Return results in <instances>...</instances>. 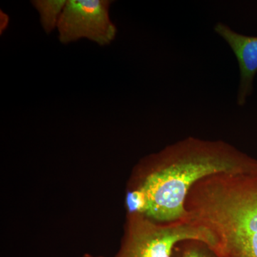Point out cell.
I'll use <instances>...</instances> for the list:
<instances>
[{
  "label": "cell",
  "mask_w": 257,
  "mask_h": 257,
  "mask_svg": "<svg viewBox=\"0 0 257 257\" xmlns=\"http://www.w3.org/2000/svg\"><path fill=\"white\" fill-rule=\"evenodd\" d=\"M214 31L229 45L239 62L240 83L236 100L238 105L243 106L252 90L257 72V37L241 35L222 23L216 24Z\"/></svg>",
  "instance_id": "obj_5"
},
{
  "label": "cell",
  "mask_w": 257,
  "mask_h": 257,
  "mask_svg": "<svg viewBox=\"0 0 257 257\" xmlns=\"http://www.w3.org/2000/svg\"><path fill=\"white\" fill-rule=\"evenodd\" d=\"M10 25V16L3 10H0V34L3 35Z\"/></svg>",
  "instance_id": "obj_9"
},
{
  "label": "cell",
  "mask_w": 257,
  "mask_h": 257,
  "mask_svg": "<svg viewBox=\"0 0 257 257\" xmlns=\"http://www.w3.org/2000/svg\"><path fill=\"white\" fill-rule=\"evenodd\" d=\"M256 168V160L229 144L190 137L145 158L133 188L146 195L148 207L144 216L156 222H174L186 219L184 203L199 181L215 174Z\"/></svg>",
  "instance_id": "obj_1"
},
{
  "label": "cell",
  "mask_w": 257,
  "mask_h": 257,
  "mask_svg": "<svg viewBox=\"0 0 257 257\" xmlns=\"http://www.w3.org/2000/svg\"><path fill=\"white\" fill-rule=\"evenodd\" d=\"M189 239L212 245L211 235L188 219L159 223L142 214H128L121 247L114 257H170L175 243Z\"/></svg>",
  "instance_id": "obj_3"
},
{
  "label": "cell",
  "mask_w": 257,
  "mask_h": 257,
  "mask_svg": "<svg viewBox=\"0 0 257 257\" xmlns=\"http://www.w3.org/2000/svg\"><path fill=\"white\" fill-rule=\"evenodd\" d=\"M110 0H67L57 30L64 45L87 39L99 46L114 41L117 28L111 21Z\"/></svg>",
  "instance_id": "obj_4"
},
{
  "label": "cell",
  "mask_w": 257,
  "mask_h": 257,
  "mask_svg": "<svg viewBox=\"0 0 257 257\" xmlns=\"http://www.w3.org/2000/svg\"><path fill=\"white\" fill-rule=\"evenodd\" d=\"M170 257H218L213 248L198 239L181 240L172 248Z\"/></svg>",
  "instance_id": "obj_7"
},
{
  "label": "cell",
  "mask_w": 257,
  "mask_h": 257,
  "mask_svg": "<svg viewBox=\"0 0 257 257\" xmlns=\"http://www.w3.org/2000/svg\"><path fill=\"white\" fill-rule=\"evenodd\" d=\"M184 208L186 219L211 235L218 257H257V168L202 179Z\"/></svg>",
  "instance_id": "obj_2"
},
{
  "label": "cell",
  "mask_w": 257,
  "mask_h": 257,
  "mask_svg": "<svg viewBox=\"0 0 257 257\" xmlns=\"http://www.w3.org/2000/svg\"><path fill=\"white\" fill-rule=\"evenodd\" d=\"M67 0H33L31 4L40 15L44 31L50 34L57 30V25Z\"/></svg>",
  "instance_id": "obj_6"
},
{
  "label": "cell",
  "mask_w": 257,
  "mask_h": 257,
  "mask_svg": "<svg viewBox=\"0 0 257 257\" xmlns=\"http://www.w3.org/2000/svg\"><path fill=\"white\" fill-rule=\"evenodd\" d=\"M82 257H96V256H91V255L87 254V255H84V256H83Z\"/></svg>",
  "instance_id": "obj_10"
},
{
  "label": "cell",
  "mask_w": 257,
  "mask_h": 257,
  "mask_svg": "<svg viewBox=\"0 0 257 257\" xmlns=\"http://www.w3.org/2000/svg\"><path fill=\"white\" fill-rule=\"evenodd\" d=\"M126 206L128 214L145 215L148 207L145 193L138 188L130 189L126 196Z\"/></svg>",
  "instance_id": "obj_8"
}]
</instances>
